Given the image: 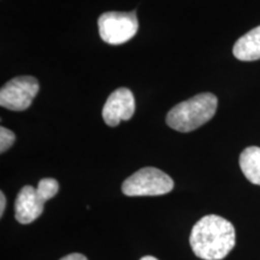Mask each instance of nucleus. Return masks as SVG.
Returning <instances> with one entry per match:
<instances>
[{
  "instance_id": "7ed1b4c3",
  "label": "nucleus",
  "mask_w": 260,
  "mask_h": 260,
  "mask_svg": "<svg viewBox=\"0 0 260 260\" xmlns=\"http://www.w3.org/2000/svg\"><path fill=\"white\" fill-rule=\"evenodd\" d=\"M59 184L54 178H42L38 187L24 186L19 190L15 203V218L21 224L37 220L44 212L45 203L56 197Z\"/></svg>"
},
{
  "instance_id": "20e7f679",
  "label": "nucleus",
  "mask_w": 260,
  "mask_h": 260,
  "mask_svg": "<svg viewBox=\"0 0 260 260\" xmlns=\"http://www.w3.org/2000/svg\"><path fill=\"white\" fill-rule=\"evenodd\" d=\"M172 189V178L155 168L140 169L122 184L123 194L128 197H157L170 193Z\"/></svg>"
},
{
  "instance_id": "39448f33",
  "label": "nucleus",
  "mask_w": 260,
  "mask_h": 260,
  "mask_svg": "<svg viewBox=\"0 0 260 260\" xmlns=\"http://www.w3.org/2000/svg\"><path fill=\"white\" fill-rule=\"evenodd\" d=\"M100 38L109 45H122L132 40L139 30L135 11L105 12L98 19Z\"/></svg>"
},
{
  "instance_id": "6e6552de",
  "label": "nucleus",
  "mask_w": 260,
  "mask_h": 260,
  "mask_svg": "<svg viewBox=\"0 0 260 260\" xmlns=\"http://www.w3.org/2000/svg\"><path fill=\"white\" fill-rule=\"evenodd\" d=\"M233 53L239 60L252 61L260 59V25L246 32L235 42Z\"/></svg>"
},
{
  "instance_id": "9b49d317",
  "label": "nucleus",
  "mask_w": 260,
  "mask_h": 260,
  "mask_svg": "<svg viewBox=\"0 0 260 260\" xmlns=\"http://www.w3.org/2000/svg\"><path fill=\"white\" fill-rule=\"evenodd\" d=\"M59 260H88V259H87L83 254H81V253H71V254L63 256V258Z\"/></svg>"
},
{
  "instance_id": "f257e3e1",
  "label": "nucleus",
  "mask_w": 260,
  "mask_h": 260,
  "mask_svg": "<svg viewBox=\"0 0 260 260\" xmlns=\"http://www.w3.org/2000/svg\"><path fill=\"white\" fill-rule=\"evenodd\" d=\"M194 254L204 260H222L236 243L235 228L217 214H209L195 223L189 236Z\"/></svg>"
},
{
  "instance_id": "f8f14e48",
  "label": "nucleus",
  "mask_w": 260,
  "mask_h": 260,
  "mask_svg": "<svg viewBox=\"0 0 260 260\" xmlns=\"http://www.w3.org/2000/svg\"><path fill=\"white\" fill-rule=\"evenodd\" d=\"M5 207H6V198L4 193H0V216L3 217V214H4V211H5Z\"/></svg>"
},
{
  "instance_id": "f03ea898",
  "label": "nucleus",
  "mask_w": 260,
  "mask_h": 260,
  "mask_svg": "<svg viewBox=\"0 0 260 260\" xmlns=\"http://www.w3.org/2000/svg\"><path fill=\"white\" fill-rule=\"evenodd\" d=\"M218 99L212 93H201L172 107L167 124L181 133H189L204 125L214 116Z\"/></svg>"
},
{
  "instance_id": "1a4fd4ad",
  "label": "nucleus",
  "mask_w": 260,
  "mask_h": 260,
  "mask_svg": "<svg viewBox=\"0 0 260 260\" xmlns=\"http://www.w3.org/2000/svg\"><path fill=\"white\" fill-rule=\"evenodd\" d=\"M239 162L247 180L260 186V147L252 146L243 149Z\"/></svg>"
},
{
  "instance_id": "423d86ee",
  "label": "nucleus",
  "mask_w": 260,
  "mask_h": 260,
  "mask_svg": "<svg viewBox=\"0 0 260 260\" xmlns=\"http://www.w3.org/2000/svg\"><path fill=\"white\" fill-rule=\"evenodd\" d=\"M39 92V81L32 76L10 80L0 90V105L11 111H24Z\"/></svg>"
},
{
  "instance_id": "ddd939ff",
  "label": "nucleus",
  "mask_w": 260,
  "mask_h": 260,
  "mask_svg": "<svg viewBox=\"0 0 260 260\" xmlns=\"http://www.w3.org/2000/svg\"><path fill=\"white\" fill-rule=\"evenodd\" d=\"M140 260H158L157 258H154V256H151V255H146V256H142Z\"/></svg>"
},
{
  "instance_id": "9d476101",
  "label": "nucleus",
  "mask_w": 260,
  "mask_h": 260,
  "mask_svg": "<svg viewBox=\"0 0 260 260\" xmlns=\"http://www.w3.org/2000/svg\"><path fill=\"white\" fill-rule=\"evenodd\" d=\"M16 135L11 130L2 126L0 128V153H5L15 144Z\"/></svg>"
},
{
  "instance_id": "0eeeda50",
  "label": "nucleus",
  "mask_w": 260,
  "mask_h": 260,
  "mask_svg": "<svg viewBox=\"0 0 260 260\" xmlns=\"http://www.w3.org/2000/svg\"><path fill=\"white\" fill-rule=\"evenodd\" d=\"M135 112V99L128 88H118L110 94L103 107V118L107 125L116 126L129 121Z\"/></svg>"
}]
</instances>
